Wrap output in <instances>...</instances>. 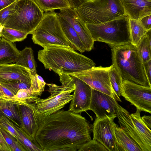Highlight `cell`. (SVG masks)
<instances>
[{"instance_id":"6da1fadb","label":"cell","mask_w":151,"mask_h":151,"mask_svg":"<svg viewBox=\"0 0 151 151\" xmlns=\"http://www.w3.org/2000/svg\"><path fill=\"white\" fill-rule=\"evenodd\" d=\"M86 118L68 110H60L41 118L35 140L42 151L70 147L76 151L91 140Z\"/></svg>"},{"instance_id":"7a4b0ae2","label":"cell","mask_w":151,"mask_h":151,"mask_svg":"<svg viewBox=\"0 0 151 151\" xmlns=\"http://www.w3.org/2000/svg\"><path fill=\"white\" fill-rule=\"evenodd\" d=\"M38 59L45 69L58 70L70 75L95 66L90 58L78 53L70 47L50 45L40 50Z\"/></svg>"},{"instance_id":"3957f363","label":"cell","mask_w":151,"mask_h":151,"mask_svg":"<svg viewBox=\"0 0 151 151\" xmlns=\"http://www.w3.org/2000/svg\"><path fill=\"white\" fill-rule=\"evenodd\" d=\"M111 51L112 65L123 80L151 87L136 47L132 44H127L112 48Z\"/></svg>"},{"instance_id":"277c9868","label":"cell","mask_w":151,"mask_h":151,"mask_svg":"<svg viewBox=\"0 0 151 151\" xmlns=\"http://www.w3.org/2000/svg\"><path fill=\"white\" fill-rule=\"evenodd\" d=\"M56 73L59 76L61 85L47 84L50 96L44 99L39 97L34 102L37 112L41 118L60 110L73 98V95L71 93L74 91L75 85L72 77L60 70Z\"/></svg>"},{"instance_id":"5b68a950","label":"cell","mask_w":151,"mask_h":151,"mask_svg":"<svg viewBox=\"0 0 151 151\" xmlns=\"http://www.w3.org/2000/svg\"><path fill=\"white\" fill-rule=\"evenodd\" d=\"M74 9L86 24L101 23L127 16L121 0H84Z\"/></svg>"},{"instance_id":"8992f818","label":"cell","mask_w":151,"mask_h":151,"mask_svg":"<svg viewBox=\"0 0 151 151\" xmlns=\"http://www.w3.org/2000/svg\"><path fill=\"white\" fill-rule=\"evenodd\" d=\"M129 19L124 16L101 23L86 24L94 41L105 42L112 48L132 44Z\"/></svg>"},{"instance_id":"52a82bcc","label":"cell","mask_w":151,"mask_h":151,"mask_svg":"<svg viewBox=\"0 0 151 151\" xmlns=\"http://www.w3.org/2000/svg\"><path fill=\"white\" fill-rule=\"evenodd\" d=\"M43 15L44 12L33 0H17L4 27L32 34Z\"/></svg>"},{"instance_id":"ba28073f","label":"cell","mask_w":151,"mask_h":151,"mask_svg":"<svg viewBox=\"0 0 151 151\" xmlns=\"http://www.w3.org/2000/svg\"><path fill=\"white\" fill-rule=\"evenodd\" d=\"M32 34L33 42L43 48L50 45H56L73 49L62 29L57 13L54 11L44 13L42 20Z\"/></svg>"},{"instance_id":"9c48e42d","label":"cell","mask_w":151,"mask_h":151,"mask_svg":"<svg viewBox=\"0 0 151 151\" xmlns=\"http://www.w3.org/2000/svg\"><path fill=\"white\" fill-rule=\"evenodd\" d=\"M112 65L107 67L95 66L88 70L70 75L80 79L92 88L108 95L116 101L121 102V100L116 96L110 82L109 71Z\"/></svg>"},{"instance_id":"30bf717a","label":"cell","mask_w":151,"mask_h":151,"mask_svg":"<svg viewBox=\"0 0 151 151\" xmlns=\"http://www.w3.org/2000/svg\"><path fill=\"white\" fill-rule=\"evenodd\" d=\"M121 96L141 111L151 113V87L123 80Z\"/></svg>"},{"instance_id":"8fae6325","label":"cell","mask_w":151,"mask_h":151,"mask_svg":"<svg viewBox=\"0 0 151 151\" xmlns=\"http://www.w3.org/2000/svg\"><path fill=\"white\" fill-rule=\"evenodd\" d=\"M116 116L96 118L92 125L93 139L102 144L109 151H119L114 131Z\"/></svg>"},{"instance_id":"7c38bea8","label":"cell","mask_w":151,"mask_h":151,"mask_svg":"<svg viewBox=\"0 0 151 151\" xmlns=\"http://www.w3.org/2000/svg\"><path fill=\"white\" fill-rule=\"evenodd\" d=\"M120 106L113 97L92 88L89 110L94 113L96 117L101 119L106 116L117 117Z\"/></svg>"},{"instance_id":"4fadbf2b","label":"cell","mask_w":151,"mask_h":151,"mask_svg":"<svg viewBox=\"0 0 151 151\" xmlns=\"http://www.w3.org/2000/svg\"><path fill=\"white\" fill-rule=\"evenodd\" d=\"M17 107L22 124L21 129L36 142L35 136L39 128L41 118L37 112L35 103H18Z\"/></svg>"},{"instance_id":"5bb4252c","label":"cell","mask_w":151,"mask_h":151,"mask_svg":"<svg viewBox=\"0 0 151 151\" xmlns=\"http://www.w3.org/2000/svg\"><path fill=\"white\" fill-rule=\"evenodd\" d=\"M70 75L73 80L75 89L68 110L77 114L89 110L92 88L80 79Z\"/></svg>"},{"instance_id":"9a60e30c","label":"cell","mask_w":151,"mask_h":151,"mask_svg":"<svg viewBox=\"0 0 151 151\" xmlns=\"http://www.w3.org/2000/svg\"><path fill=\"white\" fill-rule=\"evenodd\" d=\"M59 13L67 20L76 32L86 51L91 50L93 47L94 41L86 24L79 17L74 9H61Z\"/></svg>"},{"instance_id":"2e32d148","label":"cell","mask_w":151,"mask_h":151,"mask_svg":"<svg viewBox=\"0 0 151 151\" xmlns=\"http://www.w3.org/2000/svg\"><path fill=\"white\" fill-rule=\"evenodd\" d=\"M20 80L31 84L30 70L22 66L8 64L0 66V83Z\"/></svg>"},{"instance_id":"e0dca14e","label":"cell","mask_w":151,"mask_h":151,"mask_svg":"<svg viewBox=\"0 0 151 151\" xmlns=\"http://www.w3.org/2000/svg\"><path fill=\"white\" fill-rule=\"evenodd\" d=\"M116 117L120 127L138 144L142 151H151V149L148 147L137 130L127 110L120 106Z\"/></svg>"},{"instance_id":"ac0fdd59","label":"cell","mask_w":151,"mask_h":151,"mask_svg":"<svg viewBox=\"0 0 151 151\" xmlns=\"http://www.w3.org/2000/svg\"><path fill=\"white\" fill-rule=\"evenodd\" d=\"M126 15L130 19L139 20L151 14V0H121Z\"/></svg>"},{"instance_id":"d6986e66","label":"cell","mask_w":151,"mask_h":151,"mask_svg":"<svg viewBox=\"0 0 151 151\" xmlns=\"http://www.w3.org/2000/svg\"><path fill=\"white\" fill-rule=\"evenodd\" d=\"M58 19L62 29L65 36L73 47L74 50L82 53L86 51V48L78 35L67 20L59 13Z\"/></svg>"},{"instance_id":"ffe728a7","label":"cell","mask_w":151,"mask_h":151,"mask_svg":"<svg viewBox=\"0 0 151 151\" xmlns=\"http://www.w3.org/2000/svg\"><path fill=\"white\" fill-rule=\"evenodd\" d=\"M19 54V51L14 44L0 37V66L15 63Z\"/></svg>"},{"instance_id":"44dd1931","label":"cell","mask_w":151,"mask_h":151,"mask_svg":"<svg viewBox=\"0 0 151 151\" xmlns=\"http://www.w3.org/2000/svg\"><path fill=\"white\" fill-rule=\"evenodd\" d=\"M114 128L119 151H142L138 144L115 123Z\"/></svg>"},{"instance_id":"7402d4cb","label":"cell","mask_w":151,"mask_h":151,"mask_svg":"<svg viewBox=\"0 0 151 151\" xmlns=\"http://www.w3.org/2000/svg\"><path fill=\"white\" fill-rule=\"evenodd\" d=\"M17 103L0 98V111L20 129L22 122L17 107Z\"/></svg>"},{"instance_id":"603a6c76","label":"cell","mask_w":151,"mask_h":151,"mask_svg":"<svg viewBox=\"0 0 151 151\" xmlns=\"http://www.w3.org/2000/svg\"><path fill=\"white\" fill-rule=\"evenodd\" d=\"M15 63L17 65L29 69L31 75L37 74L33 51L31 48L26 47L22 50L19 51V54Z\"/></svg>"},{"instance_id":"cb8c5ba5","label":"cell","mask_w":151,"mask_h":151,"mask_svg":"<svg viewBox=\"0 0 151 151\" xmlns=\"http://www.w3.org/2000/svg\"><path fill=\"white\" fill-rule=\"evenodd\" d=\"M41 10L43 12L54 11L55 10L74 8L71 0H33Z\"/></svg>"},{"instance_id":"d4e9b609","label":"cell","mask_w":151,"mask_h":151,"mask_svg":"<svg viewBox=\"0 0 151 151\" xmlns=\"http://www.w3.org/2000/svg\"><path fill=\"white\" fill-rule=\"evenodd\" d=\"M141 111L137 109L135 112L130 114V117L137 130L145 142L151 149V131L143 121Z\"/></svg>"},{"instance_id":"484cf974","label":"cell","mask_w":151,"mask_h":151,"mask_svg":"<svg viewBox=\"0 0 151 151\" xmlns=\"http://www.w3.org/2000/svg\"><path fill=\"white\" fill-rule=\"evenodd\" d=\"M129 25L131 43L136 47L148 31L143 27L138 20L129 19Z\"/></svg>"},{"instance_id":"4316f807","label":"cell","mask_w":151,"mask_h":151,"mask_svg":"<svg viewBox=\"0 0 151 151\" xmlns=\"http://www.w3.org/2000/svg\"><path fill=\"white\" fill-rule=\"evenodd\" d=\"M16 128L18 134L17 140L25 151H42L38 145L24 133L20 128L16 126Z\"/></svg>"},{"instance_id":"83f0119b","label":"cell","mask_w":151,"mask_h":151,"mask_svg":"<svg viewBox=\"0 0 151 151\" xmlns=\"http://www.w3.org/2000/svg\"><path fill=\"white\" fill-rule=\"evenodd\" d=\"M110 83L116 96L120 99L123 79L116 69L113 65L109 71Z\"/></svg>"},{"instance_id":"f1b7e54d","label":"cell","mask_w":151,"mask_h":151,"mask_svg":"<svg viewBox=\"0 0 151 151\" xmlns=\"http://www.w3.org/2000/svg\"><path fill=\"white\" fill-rule=\"evenodd\" d=\"M1 33L2 37L12 43L23 40L28 35L22 31L4 27L2 29Z\"/></svg>"},{"instance_id":"f546056e","label":"cell","mask_w":151,"mask_h":151,"mask_svg":"<svg viewBox=\"0 0 151 151\" xmlns=\"http://www.w3.org/2000/svg\"><path fill=\"white\" fill-rule=\"evenodd\" d=\"M136 48L142 63L151 60V48L148 44L147 33L142 38Z\"/></svg>"},{"instance_id":"4dcf8cb0","label":"cell","mask_w":151,"mask_h":151,"mask_svg":"<svg viewBox=\"0 0 151 151\" xmlns=\"http://www.w3.org/2000/svg\"><path fill=\"white\" fill-rule=\"evenodd\" d=\"M29 89L19 90L15 97L16 100L21 103H34L39 97Z\"/></svg>"},{"instance_id":"1f68e13d","label":"cell","mask_w":151,"mask_h":151,"mask_svg":"<svg viewBox=\"0 0 151 151\" xmlns=\"http://www.w3.org/2000/svg\"><path fill=\"white\" fill-rule=\"evenodd\" d=\"M46 84L43 79L41 76L37 74L31 75V82L30 89L35 95L40 96L44 91Z\"/></svg>"},{"instance_id":"d6a6232c","label":"cell","mask_w":151,"mask_h":151,"mask_svg":"<svg viewBox=\"0 0 151 151\" xmlns=\"http://www.w3.org/2000/svg\"><path fill=\"white\" fill-rule=\"evenodd\" d=\"M0 126L13 136L17 140L18 137L16 126L0 111Z\"/></svg>"},{"instance_id":"836d02e7","label":"cell","mask_w":151,"mask_h":151,"mask_svg":"<svg viewBox=\"0 0 151 151\" xmlns=\"http://www.w3.org/2000/svg\"><path fill=\"white\" fill-rule=\"evenodd\" d=\"M0 130L12 151H25L23 147L13 136L1 127Z\"/></svg>"},{"instance_id":"e575fe53","label":"cell","mask_w":151,"mask_h":151,"mask_svg":"<svg viewBox=\"0 0 151 151\" xmlns=\"http://www.w3.org/2000/svg\"><path fill=\"white\" fill-rule=\"evenodd\" d=\"M0 84L15 95L20 89L30 88L31 85L30 84L20 80H17L10 83H2Z\"/></svg>"},{"instance_id":"d590c367","label":"cell","mask_w":151,"mask_h":151,"mask_svg":"<svg viewBox=\"0 0 151 151\" xmlns=\"http://www.w3.org/2000/svg\"><path fill=\"white\" fill-rule=\"evenodd\" d=\"M78 151H109L102 144L95 139H93L83 145Z\"/></svg>"},{"instance_id":"8d00e7d4","label":"cell","mask_w":151,"mask_h":151,"mask_svg":"<svg viewBox=\"0 0 151 151\" xmlns=\"http://www.w3.org/2000/svg\"><path fill=\"white\" fill-rule=\"evenodd\" d=\"M17 0L12 4L0 10V24L4 26L11 12L14 8Z\"/></svg>"},{"instance_id":"74e56055","label":"cell","mask_w":151,"mask_h":151,"mask_svg":"<svg viewBox=\"0 0 151 151\" xmlns=\"http://www.w3.org/2000/svg\"><path fill=\"white\" fill-rule=\"evenodd\" d=\"M0 98L17 103H20L16 99L14 94L0 84Z\"/></svg>"},{"instance_id":"f35d334b","label":"cell","mask_w":151,"mask_h":151,"mask_svg":"<svg viewBox=\"0 0 151 151\" xmlns=\"http://www.w3.org/2000/svg\"><path fill=\"white\" fill-rule=\"evenodd\" d=\"M139 21L146 30L151 29V14L142 17Z\"/></svg>"},{"instance_id":"ab89813d","label":"cell","mask_w":151,"mask_h":151,"mask_svg":"<svg viewBox=\"0 0 151 151\" xmlns=\"http://www.w3.org/2000/svg\"><path fill=\"white\" fill-rule=\"evenodd\" d=\"M142 65L147 79L151 85V60L142 63Z\"/></svg>"},{"instance_id":"60d3db41","label":"cell","mask_w":151,"mask_h":151,"mask_svg":"<svg viewBox=\"0 0 151 151\" xmlns=\"http://www.w3.org/2000/svg\"><path fill=\"white\" fill-rule=\"evenodd\" d=\"M0 151H12L8 145L6 141L0 130Z\"/></svg>"},{"instance_id":"b9f144b4","label":"cell","mask_w":151,"mask_h":151,"mask_svg":"<svg viewBox=\"0 0 151 151\" xmlns=\"http://www.w3.org/2000/svg\"><path fill=\"white\" fill-rule=\"evenodd\" d=\"M16 0H0V10L9 6Z\"/></svg>"},{"instance_id":"7bdbcfd3","label":"cell","mask_w":151,"mask_h":151,"mask_svg":"<svg viewBox=\"0 0 151 151\" xmlns=\"http://www.w3.org/2000/svg\"><path fill=\"white\" fill-rule=\"evenodd\" d=\"M142 119L147 126L150 129L151 128V116H144L141 117Z\"/></svg>"},{"instance_id":"ee69618b","label":"cell","mask_w":151,"mask_h":151,"mask_svg":"<svg viewBox=\"0 0 151 151\" xmlns=\"http://www.w3.org/2000/svg\"><path fill=\"white\" fill-rule=\"evenodd\" d=\"M74 5V8H76L81 4L84 0H71Z\"/></svg>"},{"instance_id":"f6af8a7d","label":"cell","mask_w":151,"mask_h":151,"mask_svg":"<svg viewBox=\"0 0 151 151\" xmlns=\"http://www.w3.org/2000/svg\"><path fill=\"white\" fill-rule=\"evenodd\" d=\"M4 27V25L0 24V37H3V36L1 33V32Z\"/></svg>"}]
</instances>
